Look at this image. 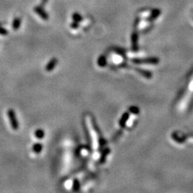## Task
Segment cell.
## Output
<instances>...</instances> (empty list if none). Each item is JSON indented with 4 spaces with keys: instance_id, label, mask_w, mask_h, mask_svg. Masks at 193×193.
<instances>
[{
    "instance_id": "ba28073f",
    "label": "cell",
    "mask_w": 193,
    "mask_h": 193,
    "mask_svg": "<svg viewBox=\"0 0 193 193\" xmlns=\"http://www.w3.org/2000/svg\"><path fill=\"white\" fill-rule=\"evenodd\" d=\"M8 34H9V32H8V31L6 30L5 28H4L0 26V34H1V35H3V36H6V35H7Z\"/></svg>"
},
{
    "instance_id": "8992f818",
    "label": "cell",
    "mask_w": 193,
    "mask_h": 193,
    "mask_svg": "<svg viewBox=\"0 0 193 193\" xmlns=\"http://www.w3.org/2000/svg\"><path fill=\"white\" fill-rule=\"evenodd\" d=\"M34 135H35L36 138H37V139H42L44 137V132L42 130L39 129V130H36Z\"/></svg>"
},
{
    "instance_id": "7a4b0ae2",
    "label": "cell",
    "mask_w": 193,
    "mask_h": 193,
    "mask_svg": "<svg viewBox=\"0 0 193 193\" xmlns=\"http://www.w3.org/2000/svg\"><path fill=\"white\" fill-rule=\"evenodd\" d=\"M34 11H35L37 14H39L42 19H48V15H47V14L45 12V11L43 10L42 8L41 7V6H36V7L34 8Z\"/></svg>"
},
{
    "instance_id": "9c48e42d",
    "label": "cell",
    "mask_w": 193,
    "mask_h": 193,
    "mask_svg": "<svg viewBox=\"0 0 193 193\" xmlns=\"http://www.w3.org/2000/svg\"><path fill=\"white\" fill-rule=\"evenodd\" d=\"M73 19H75V21H80L81 19H82V17H81L80 14H75L73 15Z\"/></svg>"
},
{
    "instance_id": "5b68a950",
    "label": "cell",
    "mask_w": 193,
    "mask_h": 193,
    "mask_svg": "<svg viewBox=\"0 0 193 193\" xmlns=\"http://www.w3.org/2000/svg\"><path fill=\"white\" fill-rule=\"evenodd\" d=\"M42 145L41 144H39V143H37V144H34L33 145V148H32V150L33 152H34L35 153H37V154H39V152H41V151L42 150Z\"/></svg>"
},
{
    "instance_id": "6da1fadb",
    "label": "cell",
    "mask_w": 193,
    "mask_h": 193,
    "mask_svg": "<svg viewBox=\"0 0 193 193\" xmlns=\"http://www.w3.org/2000/svg\"><path fill=\"white\" fill-rule=\"evenodd\" d=\"M6 115H7L8 118H9V122H10V126L11 129L14 131L17 130L19 129V122L17 120L16 118V113L13 109H9L6 112Z\"/></svg>"
},
{
    "instance_id": "3957f363",
    "label": "cell",
    "mask_w": 193,
    "mask_h": 193,
    "mask_svg": "<svg viewBox=\"0 0 193 193\" xmlns=\"http://www.w3.org/2000/svg\"><path fill=\"white\" fill-rule=\"evenodd\" d=\"M57 63V59L55 58L52 59V60L49 61V63L47 64V66H46V70H47V72H51L52 70H53Z\"/></svg>"
},
{
    "instance_id": "8fae6325",
    "label": "cell",
    "mask_w": 193,
    "mask_h": 193,
    "mask_svg": "<svg viewBox=\"0 0 193 193\" xmlns=\"http://www.w3.org/2000/svg\"><path fill=\"white\" fill-rule=\"evenodd\" d=\"M4 23H2V22H0V26H1L2 25V24H4Z\"/></svg>"
},
{
    "instance_id": "30bf717a",
    "label": "cell",
    "mask_w": 193,
    "mask_h": 193,
    "mask_svg": "<svg viewBox=\"0 0 193 193\" xmlns=\"http://www.w3.org/2000/svg\"><path fill=\"white\" fill-rule=\"evenodd\" d=\"M47 1V0H42V2H41V4H42V6L44 5V4H45Z\"/></svg>"
},
{
    "instance_id": "277c9868",
    "label": "cell",
    "mask_w": 193,
    "mask_h": 193,
    "mask_svg": "<svg viewBox=\"0 0 193 193\" xmlns=\"http://www.w3.org/2000/svg\"><path fill=\"white\" fill-rule=\"evenodd\" d=\"M21 23V18L19 17L15 18L12 22V29H14V30H17V29L19 28V27H20Z\"/></svg>"
},
{
    "instance_id": "52a82bcc",
    "label": "cell",
    "mask_w": 193,
    "mask_h": 193,
    "mask_svg": "<svg viewBox=\"0 0 193 193\" xmlns=\"http://www.w3.org/2000/svg\"><path fill=\"white\" fill-rule=\"evenodd\" d=\"M159 14H160V11L159 10H157V9H156V10L154 12H153L152 15L149 18V20H152V19H155V18L157 17L158 15H159Z\"/></svg>"
}]
</instances>
